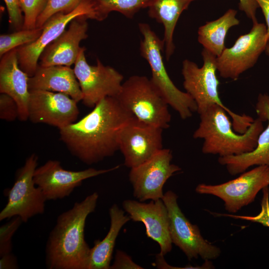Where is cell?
Listing matches in <instances>:
<instances>
[{
	"mask_svg": "<svg viewBox=\"0 0 269 269\" xmlns=\"http://www.w3.org/2000/svg\"><path fill=\"white\" fill-rule=\"evenodd\" d=\"M133 117L116 97H106L81 120L59 130L60 139L83 163H97L119 150L120 130Z\"/></svg>",
	"mask_w": 269,
	"mask_h": 269,
	"instance_id": "cell-1",
	"label": "cell"
},
{
	"mask_svg": "<svg viewBox=\"0 0 269 269\" xmlns=\"http://www.w3.org/2000/svg\"><path fill=\"white\" fill-rule=\"evenodd\" d=\"M95 192L60 214L46 245V264L50 269H88L91 248L85 240L87 217L94 212Z\"/></svg>",
	"mask_w": 269,
	"mask_h": 269,
	"instance_id": "cell-2",
	"label": "cell"
},
{
	"mask_svg": "<svg viewBox=\"0 0 269 269\" xmlns=\"http://www.w3.org/2000/svg\"><path fill=\"white\" fill-rule=\"evenodd\" d=\"M199 115L200 122L193 136L204 140L202 151L204 154L223 157L252 151L264 129V122L258 117L244 133L237 134L225 109L217 105L211 106Z\"/></svg>",
	"mask_w": 269,
	"mask_h": 269,
	"instance_id": "cell-3",
	"label": "cell"
},
{
	"mask_svg": "<svg viewBox=\"0 0 269 269\" xmlns=\"http://www.w3.org/2000/svg\"><path fill=\"white\" fill-rule=\"evenodd\" d=\"M201 55L203 60L201 67L188 59L182 62L183 84L186 92L195 101L199 115L211 106L217 105L224 109L231 117L234 130L238 133H244L255 119L246 114L238 115L223 104L219 97L220 83L216 73L217 57L204 48Z\"/></svg>",
	"mask_w": 269,
	"mask_h": 269,
	"instance_id": "cell-4",
	"label": "cell"
},
{
	"mask_svg": "<svg viewBox=\"0 0 269 269\" xmlns=\"http://www.w3.org/2000/svg\"><path fill=\"white\" fill-rule=\"evenodd\" d=\"M138 28L143 37L140 44V54L150 66L152 82L167 104L182 119L189 118L197 112L196 104L187 92L181 91L174 85L169 76L162 57L163 40H160L147 23H139Z\"/></svg>",
	"mask_w": 269,
	"mask_h": 269,
	"instance_id": "cell-5",
	"label": "cell"
},
{
	"mask_svg": "<svg viewBox=\"0 0 269 269\" xmlns=\"http://www.w3.org/2000/svg\"><path fill=\"white\" fill-rule=\"evenodd\" d=\"M116 98L137 120L163 130L169 127L171 117L169 105L146 76L130 77L123 83Z\"/></svg>",
	"mask_w": 269,
	"mask_h": 269,
	"instance_id": "cell-6",
	"label": "cell"
},
{
	"mask_svg": "<svg viewBox=\"0 0 269 269\" xmlns=\"http://www.w3.org/2000/svg\"><path fill=\"white\" fill-rule=\"evenodd\" d=\"M37 161V156L32 154L17 171L13 185L7 191V202L0 213V221L19 216L26 223L44 213L46 200L33 179Z\"/></svg>",
	"mask_w": 269,
	"mask_h": 269,
	"instance_id": "cell-7",
	"label": "cell"
},
{
	"mask_svg": "<svg viewBox=\"0 0 269 269\" xmlns=\"http://www.w3.org/2000/svg\"><path fill=\"white\" fill-rule=\"evenodd\" d=\"M178 196L171 190L162 199L167 207L169 219V233L172 244L178 247L189 260L200 257L205 261L218 258L220 249L205 239L198 227L185 217L177 203Z\"/></svg>",
	"mask_w": 269,
	"mask_h": 269,
	"instance_id": "cell-8",
	"label": "cell"
},
{
	"mask_svg": "<svg viewBox=\"0 0 269 269\" xmlns=\"http://www.w3.org/2000/svg\"><path fill=\"white\" fill-rule=\"evenodd\" d=\"M269 185V166L259 165L223 183L199 184L195 191L219 198L223 201L225 210L233 214L253 202L259 192Z\"/></svg>",
	"mask_w": 269,
	"mask_h": 269,
	"instance_id": "cell-9",
	"label": "cell"
},
{
	"mask_svg": "<svg viewBox=\"0 0 269 269\" xmlns=\"http://www.w3.org/2000/svg\"><path fill=\"white\" fill-rule=\"evenodd\" d=\"M82 47L73 69L83 94L82 101L88 107L94 108L108 97H116L120 93L123 75L115 68L104 65L97 59L95 65L89 64Z\"/></svg>",
	"mask_w": 269,
	"mask_h": 269,
	"instance_id": "cell-10",
	"label": "cell"
},
{
	"mask_svg": "<svg viewBox=\"0 0 269 269\" xmlns=\"http://www.w3.org/2000/svg\"><path fill=\"white\" fill-rule=\"evenodd\" d=\"M268 36L264 23H253L250 31L240 36L230 48H225L216 57L220 75L236 80L239 76L254 66L265 50Z\"/></svg>",
	"mask_w": 269,
	"mask_h": 269,
	"instance_id": "cell-11",
	"label": "cell"
},
{
	"mask_svg": "<svg viewBox=\"0 0 269 269\" xmlns=\"http://www.w3.org/2000/svg\"><path fill=\"white\" fill-rule=\"evenodd\" d=\"M172 151L163 148L140 165L130 168L129 177L133 196L138 201L162 199L167 180L181 168L171 163Z\"/></svg>",
	"mask_w": 269,
	"mask_h": 269,
	"instance_id": "cell-12",
	"label": "cell"
},
{
	"mask_svg": "<svg viewBox=\"0 0 269 269\" xmlns=\"http://www.w3.org/2000/svg\"><path fill=\"white\" fill-rule=\"evenodd\" d=\"M93 14L91 0H82L72 11L58 13L52 16L43 25L42 32L35 41L16 48L20 68L29 77L33 76L38 66V61L45 49L63 33L67 25L79 16L92 19Z\"/></svg>",
	"mask_w": 269,
	"mask_h": 269,
	"instance_id": "cell-13",
	"label": "cell"
},
{
	"mask_svg": "<svg viewBox=\"0 0 269 269\" xmlns=\"http://www.w3.org/2000/svg\"><path fill=\"white\" fill-rule=\"evenodd\" d=\"M163 129L142 122L134 117L121 128L119 150L128 168L136 167L163 149Z\"/></svg>",
	"mask_w": 269,
	"mask_h": 269,
	"instance_id": "cell-14",
	"label": "cell"
},
{
	"mask_svg": "<svg viewBox=\"0 0 269 269\" xmlns=\"http://www.w3.org/2000/svg\"><path fill=\"white\" fill-rule=\"evenodd\" d=\"M119 167L117 165L106 169L89 168L71 171L64 169L58 160H49L36 168L33 179L46 200H55L69 196L84 180L114 171Z\"/></svg>",
	"mask_w": 269,
	"mask_h": 269,
	"instance_id": "cell-15",
	"label": "cell"
},
{
	"mask_svg": "<svg viewBox=\"0 0 269 269\" xmlns=\"http://www.w3.org/2000/svg\"><path fill=\"white\" fill-rule=\"evenodd\" d=\"M77 102L67 95L44 90H31L28 119L60 130L75 122L79 111Z\"/></svg>",
	"mask_w": 269,
	"mask_h": 269,
	"instance_id": "cell-16",
	"label": "cell"
},
{
	"mask_svg": "<svg viewBox=\"0 0 269 269\" xmlns=\"http://www.w3.org/2000/svg\"><path fill=\"white\" fill-rule=\"evenodd\" d=\"M122 205L131 220L144 224L147 237L159 245L160 254L164 256L171 252L172 243L169 233V215L162 199L151 200L147 203L127 199Z\"/></svg>",
	"mask_w": 269,
	"mask_h": 269,
	"instance_id": "cell-17",
	"label": "cell"
},
{
	"mask_svg": "<svg viewBox=\"0 0 269 269\" xmlns=\"http://www.w3.org/2000/svg\"><path fill=\"white\" fill-rule=\"evenodd\" d=\"M87 19L85 16L73 19L68 29L45 49L40 57L39 66L70 67L74 64L82 48L80 43L88 37Z\"/></svg>",
	"mask_w": 269,
	"mask_h": 269,
	"instance_id": "cell-18",
	"label": "cell"
},
{
	"mask_svg": "<svg viewBox=\"0 0 269 269\" xmlns=\"http://www.w3.org/2000/svg\"><path fill=\"white\" fill-rule=\"evenodd\" d=\"M258 118L268 122L267 127L258 138L257 145L252 151L239 155L219 157L218 162L225 166L228 172L235 175L254 165L269 166V95L260 94L256 105Z\"/></svg>",
	"mask_w": 269,
	"mask_h": 269,
	"instance_id": "cell-19",
	"label": "cell"
},
{
	"mask_svg": "<svg viewBox=\"0 0 269 269\" xmlns=\"http://www.w3.org/2000/svg\"><path fill=\"white\" fill-rule=\"evenodd\" d=\"M29 78L19 67L16 48L1 57L0 92L8 95L15 100L18 108V119L22 121L28 119Z\"/></svg>",
	"mask_w": 269,
	"mask_h": 269,
	"instance_id": "cell-20",
	"label": "cell"
},
{
	"mask_svg": "<svg viewBox=\"0 0 269 269\" xmlns=\"http://www.w3.org/2000/svg\"><path fill=\"white\" fill-rule=\"evenodd\" d=\"M28 87L29 91L44 90L63 93L77 102L83 99L74 70L67 66L38 65L34 75L29 78Z\"/></svg>",
	"mask_w": 269,
	"mask_h": 269,
	"instance_id": "cell-21",
	"label": "cell"
},
{
	"mask_svg": "<svg viewBox=\"0 0 269 269\" xmlns=\"http://www.w3.org/2000/svg\"><path fill=\"white\" fill-rule=\"evenodd\" d=\"M109 213V231L102 241H95L91 248L88 269H110L117 238L122 227L131 220L116 204L110 208Z\"/></svg>",
	"mask_w": 269,
	"mask_h": 269,
	"instance_id": "cell-22",
	"label": "cell"
},
{
	"mask_svg": "<svg viewBox=\"0 0 269 269\" xmlns=\"http://www.w3.org/2000/svg\"><path fill=\"white\" fill-rule=\"evenodd\" d=\"M196 0H151L148 5L149 17L164 26L163 39L167 60L173 54L175 46L173 33L177 21L182 12Z\"/></svg>",
	"mask_w": 269,
	"mask_h": 269,
	"instance_id": "cell-23",
	"label": "cell"
},
{
	"mask_svg": "<svg viewBox=\"0 0 269 269\" xmlns=\"http://www.w3.org/2000/svg\"><path fill=\"white\" fill-rule=\"evenodd\" d=\"M237 12L235 9H229L219 18L206 22L198 29V42L216 57L226 48L225 39L229 29L240 23L236 18Z\"/></svg>",
	"mask_w": 269,
	"mask_h": 269,
	"instance_id": "cell-24",
	"label": "cell"
},
{
	"mask_svg": "<svg viewBox=\"0 0 269 269\" xmlns=\"http://www.w3.org/2000/svg\"><path fill=\"white\" fill-rule=\"evenodd\" d=\"M93 8L92 19L102 21L112 11L132 18L141 9L147 7L151 0H91Z\"/></svg>",
	"mask_w": 269,
	"mask_h": 269,
	"instance_id": "cell-25",
	"label": "cell"
},
{
	"mask_svg": "<svg viewBox=\"0 0 269 269\" xmlns=\"http://www.w3.org/2000/svg\"><path fill=\"white\" fill-rule=\"evenodd\" d=\"M42 28L22 29L0 36V58L8 52L35 41L40 35Z\"/></svg>",
	"mask_w": 269,
	"mask_h": 269,
	"instance_id": "cell-26",
	"label": "cell"
},
{
	"mask_svg": "<svg viewBox=\"0 0 269 269\" xmlns=\"http://www.w3.org/2000/svg\"><path fill=\"white\" fill-rule=\"evenodd\" d=\"M18 1L24 16L22 29L36 28L38 18L45 9L48 0H18Z\"/></svg>",
	"mask_w": 269,
	"mask_h": 269,
	"instance_id": "cell-27",
	"label": "cell"
},
{
	"mask_svg": "<svg viewBox=\"0 0 269 269\" xmlns=\"http://www.w3.org/2000/svg\"><path fill=\"white\" fill-rule=\"evenodd\" d=\"M82 0H48L46 6L38 18L36 27L42 28L46 21L58 13H69L73 10Z\"/></svg>",
	"mask_w": 269,
	"mask_h": 269,
	"instance_id": "cell-28",
	"label": "cell"
},
{
	"mask_svg": "<svg viewBox=\"0 0 269 269\" xmlns=\"http://www.w3.org/2000/svg\"><path fill=\"white\" fill-rule=\"evenodd\" d=\"M263 197L261 203L260 212L256 216L236 215L232 214H218L219 216H225L260 223L269 228V188L268 186L263 190Z\"/></svg>",
	"mask_w": 269,
	"mask_h": 269,
	"instance_id": "cell-29",
	"label": "cell"
},
{
	"mask_svg": "<svg viewBox=\"0 0 269 269\" xmlns=\"http://www.w3.org/2000/svg\"><path fill=\"white\" fill-rule=\"evenodd\" d=\"M22 222L20 217L15 216L0 227V257L11 253L12 237Z\"/></svg>",
	"mask_w": 269,
	"mask_h": 269,
	"instance_id": "cell-30",
	"label": "cell"
},
{
	"mask_svg": "<svg viewBox=\"0 0 269 269\" xmlns=\"http://www.w3.org/2000/svg\"><path fill=\"white\" fill-rule=\"evenodd\" d=\"M18 108L15 100L7 94L0 93V119L8 122H11L18 118Z\"/></svg>",
	"mask_w": 269,
	"mask_h": 269,
	"instance_id": "cell-31",
	"label": "cell"
},
{
	"mask_svg": "<svg viewBox=\"0 0 269 269\" xmlns=\"http://www.w3.org/2000/svg\"><path fill=\"white\" fill-rule=\"evenodd\" d=\"M7 10L10 24L17 30L22 29L24 16L18 0H3Z\"/></svg>",
	"mask_w": 269,
	"mask_h": 269,
	"instance_id": "cell-32",
	"label": "cell"
},
{
	"mask_svg": "<svg viewBox=\"0 0 269 269\" xmlns=\"http://www.w3.org/2000/svg\"><path fill=\"white\" fill-rule=\"evenodd\" d=\"M143 267L134 262L131 256L121 250H117L115 261L110 269H142Z\"/></svg>",
	"mask_w": 269,
	"mask_h": 269,
	"instance_id": "cell-33",
	"label": "cell"
},
{
	"mask_svg": "<svg viewBox=\"0 0 269 269\" xmlns=\"http://www.w3.org/2000/svg\"><path fill=\"white\" fill-rule=\"evenodd\" d=\"M239 7L252 20L253 23L258 22L256 12L259 6L256 0H239Z\"/></svg>",
	"mask_w": 269,
	"mask_h": 269,
	"instance_id": "cell-34",
	"label": "cell"
},
{
	"mask_svg": "<svg viewBox=\"0 0 269 269\" xmlns=\"http://www.w3.org/2000/svg\"><path fill=\"white\" fill-rule=\"evenodd\" d=\"M256 1L259 7L262 9L267 23L268 39L265 51L266 54L269 56V0H256Z\"/></svg>",
	"mask_w": 269,
	"mask_h": 269,
	"instance_id": "cell-35",
	"label": "cell"
},
{
	"mask_svg": "<svg viewBox=\"0 0 269 269\" xmlns=\"http://www.w3.org/2000/svg\"><path fill=\"white\" fill-rule=\"evenodd\" d=\"M18 268L16 259L11 253L0 257V269H15Z\"/></svg>",
	"mask_w": 269,
	"mask_h": 269,
	"instance_id": "cell-36",
	"label": "cell"
}]
</instances>
